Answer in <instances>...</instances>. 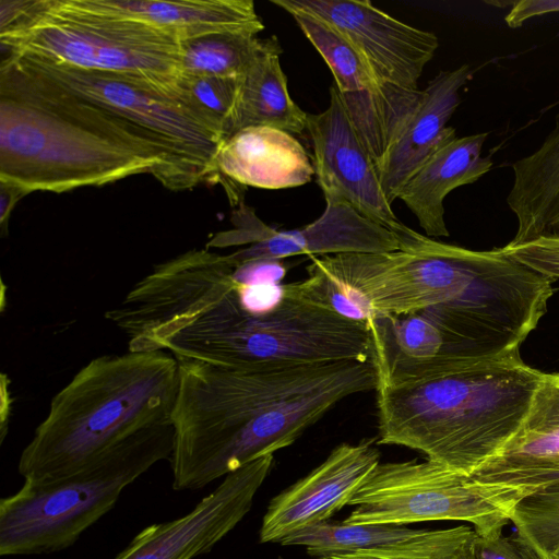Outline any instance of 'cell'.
Wrapping results in <instances>:
<instances>
[{
  "mask_svg": "<svg viewBox=\"0 0 559 559\" xmlns=\"http://www.w3.org/2000/svg\"><path fill=\"white\" fill-rule=\"evenodd\" d=\"M173 488L199 490L293 444L350 395L374 390L373 361L226 367L177 360Z\"/></svg>",
  "mask_w": 559,
  "mask_h": 559,
  "instance_id": "6da1fadb",
  "label": "cell"
},
{
  "mask_svg": "<svg viewBox=\"0 0 559 559\" xmlns=\"http://www.w3.org/2000/svg\"><path fill=\"white\" fill-rule=\"evenodd\" d=\"M282 290L273 308L251 312L242 305L229 257L190 250L167 267L150 294L140 348L226 367L373 361L368 321L308 302L283 284Z\"/></svg>",
  "mask_w": 559,
  "mask_h": 559,
  "instance_id": "7a4b0ae2",
  "label": "cell"
},
{
  "mask_svg": "<svg viewBox=\"0 0 559 559\" xmlns=\"http://www.w3.org/2000/svg\"><path fill=\"white\" fill-rule=\"evenodd\" d=\"M377 444L471 476L519 432L543 371L520 353L407 360L376 352Z\"/></svg>",
  "mask_w": 559,
  "mask_h": 559,
  "instance_id": "3957f363",
  "label": "cell"
},
{
  "mask_svg": "<svg viewBox=\"0 0 559 559\" xmlns=\"http://www.w3.org/2000/svg\"><path fill=\"white\" fill-rule=\"evenodd\" d=\"M142 174L163 183L166 165L139 133L19 61L0 60V181L62 193Z\"/></svg>",
  "mask_w": 559,
  "mask_h": 559,
  "instance_id": "277c9868",
  "label": "cell"
},
{
  "mask_svg": "<svg viewBox=\"0 0 559 559\" xmlns=\"http://www.w3.org/2000/svg\"><path fill=\"white\" fill-rule=\"evenodd\" d=\"M178 362L166 352L92 359L51 400L23 449L24 479L69 475L136 432L171 420Z\"/></svg>",
  "mask_w": 559,
  "mask_h": 559,
  "instance_id": "5b68a950",
  "label": "cell"
},
{
  "mask_svg": "<svg viewBox=\"0 0 559 559\" xmlns=\"http://www.w3.org/2000/svg\"><path fill=\"white\" fill-rule=\"evenodd\" d=\"M0 52L112 74L186 104L182 40L94 0H1Z\"/></svg>",
  "mask_w": 559,
  "mask_h": 559,
  "instance_id": "8992f818",
  "label": "cell"
},
{
  "mask_svg": "<svg viewBox=\"0 0 559 559\" xmlns=\"http://www.w3.org/2000/svg\"><path fill=\"white\" fill-rule=\"evenodd\" d=\"M171 420L145 428L61 477L24 479L0 500V555L50 554L72 546L154 464L169 460Z\"/></svg>",
  "mask_w": 559,
  "mask_h": 559,
  "instance_id": "52a82bcc",
  "label": "cell"
},
{
  "mask_svg": "<svg viewBox=\"0 0 559 559\" xmlns=\"http://www.w3.org/2000/svg\"><path fill=\"white\" fill-rule=\"evenodd\" d=\"M400 249L311 257L308 274L330 283L360 321L404 316L448 304L468 284L481 251L450 245L411 229Z\"/></svg>",
  "mask_w": 559,
  "mask_h": 559,
  "instance_id": "ba28073f",
  "label": "cell"
},
{
  "mask_svg": "<svg viewBox=\"0 0 559 559\" xmlns=\"http://www.w3.org/2000/svg\"><path fill=\"white\" fill-rule=\"evenodd\" d=\"M13 59L120 120L164 157L166 189L182 191L200 183L218 182L216 157L224 139L186 104L122 78L97 71Z\"/></svg>",
  "mask_w": 559,
  "mask_h": 559,
  "instance_id": "9c48e42d",
  "label": "cell"
},
{
  "mask_svg": "<svg viewBox=\"0 0 559 559\" xmlns=\"http://www.w3.org/2000/svg\"><path fill=\"white\" fill-rule=\"evenodd\" d=\"M530 491L484 484L426 460L378 463L366 476L344 520L353 524L405 525L463 521L478 535L502 533L514 504Z\"/></svg>",
  "mask_w": 559,
  "mask_h": 559,
  "instance_id": "30bf717a",
  "label": "cell"
},
{
  "mask_svg": "<svg viewBox=\"0 0 559 559\" xmlns=\"http://www.w3.org/2000/svg\"><path fill=\"white\" fill-rule=\"evenodd\" d=\"M271 2L293 16L322 56L362 143L374 163L379 160L414 112L421 91L383 83L361 53L330 23L287 0Z\"/></svg>",
  "mask_w": 559,
  "mask_h": 559,
  "instance_id": "8fae6325",
  "label": "cell"
},
{
  "mask_svg": "<svg viewBox=\"0 0 559 559\" xmlns=\"http://www.w3.org/2000/svg\"><path fill=\"white\" fill-rule=\"evenodd\" d=\"M230 221L234 228L215 234L205 248L240 246V249L228 253L236 262L400 249L395 233L345 203L326 201L323 213L316 221L290 230H277L266 225L252 207L243 203L233 211Z\"/></svg>",
  "mask_w": 559,
  "mask_h": 559,
  "instance_id": "7c38bea8",
  "label": "cell"
},
{
  "mask_svg": "<svg viewBox=\"0 0 559 559\" xmlns=\"http://www.w3.org/2000/svg\"><path fill=\"white\" fill-rule=\"evenodd\" d=\"M317 183L326 201L345 203L370 221L402 237L411 230L392 210L378 177L376 163L354 127L335 84L320 114H308Z\"/></svg>",
  "mask_w": 559,
  "mask_h": 559,
  "instance_id": "4fadbf2b",
  "label": "cell"
},
{
  "mask_svg": "<svg viewBox=\"0 0 559 559\" xmlns=\"http://www.w3.org/2000/svg\"><path fill=\"white\" fill-rule=\"evenodd\" d=\"M273 463L274 454H267L229 473L190 512L146 526L114 559H194L210 552L250 511Z\"/></svg>",
  "mask_w": 559,
  "mask_h": 559,
  "instance_id": "5bb4252c",
  "label": "cell"
},
{
  "mask_svg": "<svg viewBox=\"0 0 559 559\" xmlns=\"http://www.w3.org/2000/svg\"><path fill=\"white\" fill-rule=\"evenodd\" d=\"M287 1L330 23L383 83L404 90H418L424 68L439 46L433 33L405 24L368 0Z\"/></svg>",
  "mask_w": 559,
  "mask_h": 559,
  "instance_id": "9a60e30c",
  "label": "cell"
},
{
  "mask_svg": "<svg viewBox=\"0 0 559 559\" xmlns=\"http://www.w3.org/2000/svg\"><path fill=\"white\" fill-rule=\"evenodd\" d=\"M377 438L342 443L307 476L274 497L260 528L261 543H281L304 528L326 522L347 506L366 476L380 463Z\"/></svg>",
  "mask_w": 559,
  "mask_h": 559,
  "instance_id": "2e32d148",
  "label": "cell"
},
{
  "mask_svg": "<svg viewBox=\"0 0 559 559\" xmlns=\"http://www.w3.org/2000/svg\"><path fill=\"white\" fill-rule=\"evenodd\" d=\"M471 78L463 64L440 71L421 91L420 99L405 126L376 162L382 191L392 204L414 173L443 144L456 138L447 123L460 104V90Z\"/></svg>",
  "mask_w": 559,
  "mask_h": 559,
  "instance_id": "e0dca14e",
  "label": "cell"
},
{
  "mask_svg": "<svg viewBox=\"0 0 559 559\" xmlns=\"http://www.w3.org/2000/svg\"><path fill=\"white\" fill-rule=\"evenodd\" d=\"M218 182L262 189L299 187L314 176L312 160L293 134L272 127L239 130L226 139L216 157Z\"/></svg>",
  "mask_w": 559,
  "mask_h": 559,
  "instance_id": "ac0fdd59",
  "label": "cell"
},
{
  "mask_svg": "<svg viewBox=\"0 0 559 559\" xmlns=\"http://www.w3.org/2000/svg\"><path fill=\"white\" fill-rule=\"evenodd\" d=\"M559 465V372H543L519 432L472 475L484 484L525 488L538 474Z\"/></svg>",
  "mask_w": 559,
  "mask_h": 559,
  "instance_id": "d6986e66",
  "label": "cell"
},
{
  "mask_svg": "<svg viewBox=\"0 0 559 559\" xmlns=\"http://www.w3.org/2000/svg\"><path fill=\"white\" fill-rule=\"evenodd\" d=\"M488 133L455 138L440 146L406 181L397 199L416 216L428 237L450 235L444 221L443 202L454 189L471 185L492 166L483 156Z\"/></svg>",
  "mask_w": 559,
  "mask_h": 559,
  "instance_id": "ffe728a7",
  "label": "cell"
},
{
  "mask_svg": "<svg viewBox=\"0 0 559 559\" xmlns=\"http://www.w3.org/2000/svg\"><path fill=\"white\" fill-rule=\"evenodd\" d=\"M110 12L163 29L180 40L213 33L264 29L251 0H94Z\"/></svg>",
  "mask_w": 559,
  "mask_h": 559,
  "instance_id": "44dd1931",
  "label": "cell"
},
{
  "mask_svg": "<svg viewBox=\"0 0 559 559\" xmlns=\"http://www.w3.org/2000/svg\"><path fill=\"white\" fill-rule=\"evenodd\" d=\"M512 169L507 203L516 216L518 230L508 245L559 237V116L542 145L513 163Z\"/></svg>",
  "mask_w": 559,
  "mask_h": 559,
  "instance_id": "7402d4cb",
  "label": "cell"
},
{
  "mask_svg": "<svg viewBox=\"0 0 559 559\" xmlns=\"http://www.w3.org/2000/svg\"><path fill=\"white\" fill-rule=\"evenodd\" d=\"M280 44L263 51L239 80L231 134L248 127L266 126L290 134L307 129L306 114L290 97L280 64Z\"/></svg>",
  "mask_w": 559,
  "mask_h": 559,
  "instance_id": "603a6c76",
  "label": "cell"
},
{
  "mask_svg": "<svg viewBox=\"0 0 559 559\" xmlns=\"http://www.w3.org/2000/svg\"><path fill=\"white\" fill-rule=\"evenodd\" d=\"M276 37L259 38L247 32L213 33L182 41V76L240 78Z\"/></svg>",
  "mask_w": 559,
  "mask_h": 559,
  "instance_id": "cb8c5ba5",
  "label": "cell"
},
{
  "mask_svg": "<svg viewBox=\"0 0 559 559\" xmlns=\"http://www.w3.org/2000/svg\"><path fill=\"white\" fill-rule=\"evenodd\" d=\"M509 514L516 536L539 559L559 558V465L532 478Z\"/></svg>",
  "mask_w": 559,
  "mask_h": 559,
  "instance_id": "d4e9b609",
  "label": "cell"
},
{
  "mask_svg": "<svg viewBox=\"0 0 559 559\" xmlns=\"http://www.w3.org/2000/svg\"><path fill=\"white\" fill-rule=\"evenodd\" d=\"M420 530L405 525L323 522L284 538L283 545L304 546L319 559L390 545L411 538Z\"/></svg>",
  "mask_w": 559,
  "mask_h": 559,
  "instance_id": "484cf974",
  "label": "cell"
},
{
  "mask_svg": "<svg viewBox=\"0 0 559 559\" xmlns=\"http://www.w3.org/2000/svg\"><path fill=\"white\" fill-rule=\"evenodd\" d=\"M476 531L467 525L420 530L401 542L322 559H476Z\"/></svg>",
  "mask_w": 559,
  "mask_h": 559,
  "instance_id": "4316f807",
  "label": "cell"
},
{
  "mask_svg": "<svg viewBox=\"0 0 559 559\" xmlns=\"http://www.w3.org/2000/svg\"><path fill=\"white\" fill-rule=\"evenodd\" d=\"M239 80L226 76L181 78L186 104L224 141L231 134Z\"/></svg>",
  "mask_w": 559,
  "mask_h": 559,
  "instance_id": "83f0119b",
  "label": "cell"
},
{
  "mask_svg": "<svg viewBox=\"0 0 559 559\" xmlns=\"http://www.w3.org/2000/svg\"><path fill=\"white\" fill-rule=\"evenodd\" d=\"M501 249L554 282L559 278V237H540L516 246L506 245Z\"/></svg>",
  "mask_w": 559,
  "mask_h": 559,
  "instance_id": "f1b7e54d",
  "label": "cell"
},
{
  "mask_svg": "<svg viewBox=\"0 0 559 559\" xmlns=\"http://www.w3.org/2000/svg\"><path fill=\"white\" fill-rule=\"evenodd\" d=\"M476 559H539L518 536L502 533L478 535L475 540Z\"/></svg>",
  "mask_w": 559,
  "mask_h": 559,
  "instance_id": "f546056e",
  "label": "cell"
},
{
  "mask_svg": "<svg viewBox=\"0 0 559 559\" xmlns=\"http://www.w3.org/2000/svg\"><path fill=\"white\" fill-rule=\"evenodd\" d=\"M556 12H559V0H518L504 21L509 27L518 28L532 17Z\"/></svg>",
  "mask_w": 559,
  "mask_h": 559,
  "instance_id": "4dcf8cb0",
  "label": "cell"
},
{
  "mask_svg": "<svg viewBox=\"0 0 559 559\" xmlns=\"http://www.w3.org/2000/svg\"><path fill=\"white\" fill-rule=\"evenodd\" d=\"M27 190L19 185L0 181V228L1 234H7L8 223L15 204L25 195Z\"/></svg>",
  "mask_w": 559,
  "mask_h": 559,
  "instance_id": "1f68e13d",
  "label": "cell"
},
{
  "mask_svg": "<svg viewBox=\"0 0 559 559\" xmlns=\"http://www.w3.org/2000/svg\"><path fill=\"white\" fill-rule=\"evenodd\" d=\"M559 559V558H558Z\"/></svg>",
  "mask_w": 559,
  "mask_h": 559,
  "instance_id": "d6a6232c",
  "label": "cell"
}]
</instances>
